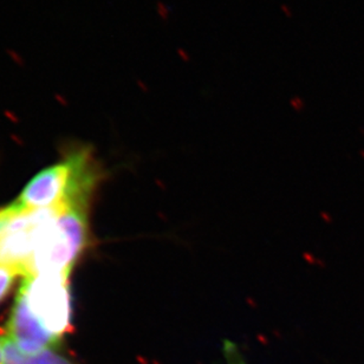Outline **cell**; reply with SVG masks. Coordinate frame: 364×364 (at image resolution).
<instances>
[{"mask_svg": "<svg viewBox=\"0 0 364 364\" xmlns=\"http://www.w3.org/2000/svg\"><path fill=\"white\" fill-rule=\"evenodd\" d=\"M97 166L89 151L71 154L65 161L44 169L28 182L14 203L23 210H37L58 205L89 206L98 182Z\"/></svg>", "mask_w": 364, "mask_h": 364, "instance_id": "cell-1", "label": "cell"}, {"mask_svg": "<svg viewBox=\"0 0 364 364\" xmlns=\"http://www.w3.org/2000/svg\"><path fill=\"white\" fill-rule=\"evenodd\" d=\"M88 207L65 205L43 235L25 277L70 272L88 240Z\"/></svg>", "mask_w": 364, "mask_h": 364, "instance_id": "cell-2", "label": "cell"}, {"mask_svg": "<svg viewBox=\"0 0 364 364\" xmlns=\"http://www.w3.org/2000/svg\"><path fill=\"white\" fill-rule=\"evenodd\" d=\"M0 364H5V356H4V344L0 337Z\"/></svg>", "mask_w": 364, "mask_h": 364, "instance_id": "cell-10", "label": "cell"}, {"mask_svg": "<svg viewBox=\"0 0 364 364\" xmlns=\"http://www.w3.org/2000/svg\"><path fill=\"white\" fill-rule=\"evenodd\" d=\"M11 214L0 231V267H12L24 278L28 273L32 257L65 205L23 210L12 203Z\"/></svg>", "mask_w": 364, "mask_h": 364, "instance_id": "cell-3", "label": "cell"}, {"mask_svg": "<svg viewBox=\"0 0 364 364\" xmlns=\"http://www.w3.org/2000/svg\"><path fill=\"white\" fill-rule=\"evenodd\" d=\"M4 344L5 364H75L62 355L53 350L41 351L38 354L26 355L21 353L6 336L1 337Z\"/></svg>", "mask_w": 364, "mask_h": 364, "instance_id": "cell-6", "label": "cell"}, {"mask_svg": "<svg viewBox=\"0 0 364 364\" xmlns=\"http://www.w3.org/2000/svg\"><path fill=\"white\" fill-rule=\"evenodd\" d=\"M7 338L26 355L38 354L58 347L60 341L53 337L41 324L28 308L25 294L19 290L10 321L7 324Z\"/></svg>", "mask_w": 364, "mask_h": 364, "instance_id": "cell-5", "label": "cell"}, {"mask_svg": "<svg viewBox=\"0 0 364 364\" xmlns=\"http://www.w3.org/2000/svg\"><path fill=\"white\" fill-rule=\"evenodd\" d=\"M19 276L17 271L9 267H0V301L10 290L14 277Z\"/></svg>", "mask_w": 364, "mask_h": 364, "instance_id": "cell-7", "label": "cell"}, {"mask_svg": "<svg viewBox=\"0 0 364 364\" xmlns=\"http://www.w3.org/2000/svg\"><path fill=\"white\" fill-rule=\"evenodd\" d=\"M69 271L25 277L19 290L41 324L57 340L70 330Z\"/></svg>", "mask_w": 364, "mask_h": 364, "instance_id": "cell-4", "label": "cell"}, {"mask_svg": "<svg viewBox=\"0 0 364 364\" xmlns=\"http://www.w3.org/2000/svg\"><path fill=\"white\" fill-rule=\"evenodd\" d=\"M7 55L10 56L11 60H14V64H17L18 67L24 68L25 60L21 55H18L14 50L7 49Z\"/></svg>", "mask_w": 364, "mask_h": 364, "instance_id": "cell-9", "label": "cell"}, {"mask_svg": "<svg viewBox=\"0 0 364 364\" xmlns=\"http://www.w3.org/2000/svg\"><path fill=\"white\" fill-rule=\"evenodd\" d=\"M14 207L12 203L10 206L5 207L3 210H0V231L3 228L4 224L6 223L7 219L10 218L11 214L14 213Z\"/></svg>", "mask_w": 364, "mask_h": 364, "instance_id": "cell-8", "label": "cell"}]
</instances>
